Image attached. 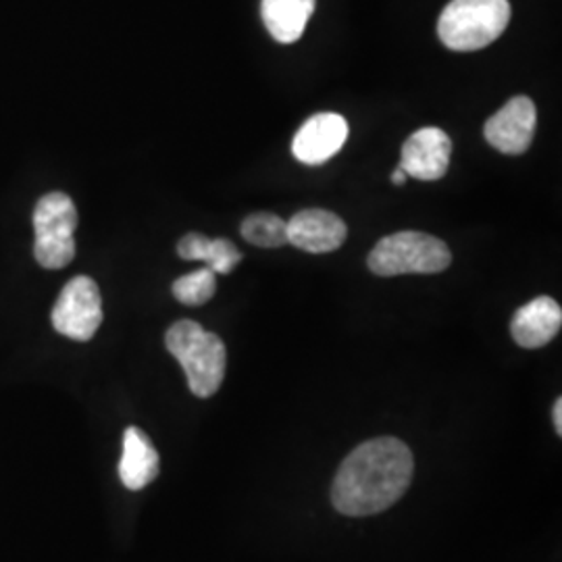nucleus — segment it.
Wrapping results in <instances>:
<instances>
[{"mask_svg":"<svg viewBox=\"0 0 562 562\" xmlns=\"http://www.w3.org/2000/svg\"><path fill=\"white\" fill-rule=\"evenodd\" d=\"M415 459L406 443L378 438L357 446L341 462L331 503L346 517H371L401 501L413 482Z\"/></svg>","mask_w":562,"mask_h":562,"instance_id":"obj_1","label":"nucleus"},{"mask_svg":"<svg viewBox=\"0 0 562 562\" xmlns=\"http://www.w3.org/2000/svg\"><path fill=\"white\" fill-rule=\"evenodd\" d=\"M167 350L178 359L194 396L211 398L225 378V344L190 319L173 323L165 336Z\"/></svg>","mask_w":562,"mask_h":562,"instance_id":"obj_2","label":"nucleus"},{"mask_svg":"<svg viewBox=\"0 0 562 562\" xmlns=\"http://www.w3.org/2000/svg\"><path fill=\"white\" fill-rule=\"evenodd\" d=\"M508 21V0H452L438 21V36L457 53L482 50L503 36Z\"/></svg>","mask_w":562,"mask_h":562,"instance_id":"obj_3","label":"nucleus"},{"mask_svg":"<svg viewBox=\"0 0 562 562\" xmlns=\"http://www.w3.org/2000/svg\"><path fill=\"white\" fill-rule=\"evenodd\" d=\"M452 262V252L446 241L423 232H398L385 236L371 250L367 267L380 278L408 273H440Z\"/></svg>","mask_w":562,"mask_h":562,"instance_id":"obj_4","label":"nucleus"},{"mask_svg":"<svg viewBox=\"0 0 562 562\" xmlns=\"http://www.w3.org/2000/svg\"><path fill=\"white\" fill-rule=\"evenodd\" d=\"M34 257L44 269H63L76 257L74 232L78 209L63 192H48L36 202L34 215Z\"/></svg>","mask_w":562,"mask_h":562,"instance_id":"obj_5","label":"nucleus"},{"mask_svg":"<svg viewBox=\"0 0 562 562\" xmlns=\"http://www.w3.org/2000/svg\"><path fill=\"white\" fill-rule=\"evenodd\" d=\"M102 323V296L97 281L78 276L60 292L53 308V327L60 336L76 341L94 338Z\"/></svg>","mask_w":562,"mask_h":562,"instance_id":"obj_6","label":"nucleus"},{"mask_svg":"<svg viewBox=\"0 0 562 562\" xmlns=\"http://www.w3.org/2000/svg\"><path fill=\"white\" fill-rule=\"evenodd\" d=\"M538 109L529 97H515L485 121L483 136L503 155H522L536 136Z\"/></svg>","mask_w":562,"mask_h":562,"instance_id":"obj_7","label":"nucleus"},{"mask_svg":"<svg viewBox=\"0 0 562 562\" xmlns=\"http://www.w3.org/2000/svg\"><path fill=\"white\" fill-rule=\"evenodd\" d=\"M452 140L440 127H422L402 144V171L422 181L442 180L450 167Z\"/></svg>","mask_w":562,"mask_h":562,"instance_id":"obj_8","label":"nucleus"},{"mask_svg":"<svg viewBox=\"0 0 562 562\" xmlns=\"http://www.w3.org/2000/svg\"><path fill=\"white\" fill-rule=\"evenodd\" d=\"M348 140V121L338 113H319L304 121L292 142V153L304 165H323Z\"/></svg>","mask_w":562,"mask_h":562,"instance_id":"obj_9","label":"nucleus"},{"mask_svg":"<svg viewBox=\"0 0 562 562\" xmlns=\"http://www.w3.org/2000/svg\"><path fill=\"white\" fill-rule=\"evenodd\" d=\"M346 236L344 220L325 209H304L288 222V244L313 255L338 250Z\"/></svg>","mask_w":562,"mask_h":562,"instance_id":"obj_10","label":"nucleus"},{"mask_svg":"<svg viewBox=\"0 0 562 562\" xmlns=\"http://www.w3.org/2000/svg\"><path fill=\"white\" fill-rule=\"evenodd\" d=\"M562 308L559 302L550 296H538L515 313L510 322L513 340L521 348H543L554 340L561 331Z\"/></svg>","mask_w":562,"mask_h":562,"instance_id":"obj_11","label":"nucleus"},{"mask_svg":"<svg viewBox=\"0 0 562 562\" xmlns=\"http://www.w3.org/2000/svg\"><path fill=\"white\" fill-rule=\"evenodd\" d=\"M159 475V452L140 427H127L123 434V454L120 461L121 483L127 490H144Z\"/></svg>","mask_w":562,"mask_h":562,"instance_id":"obj_12","label":"nucleus"},{"mask_svg":"<svg viewBox=\"0 0 562 562\" xmlns=\"http://www.w3.org/2000/svg\"><path fill=\"white\" fill-rule=\"evenodd\" d=\"M315 0H262L261 15L267 32L280 44H294L306 30Z\"/></svg>","mask_w":562,"mask_h":562,"instance_id":"obj_13","label":"nucleus"},{"mask_svg":"<svg viewBox=\"0 0 562 562\" xmlns=\"http://www.w3.org/2000/svg\"><path fill=\"white\" fill-rule=\"evenodd\" d=\"M178 255L183 261H201L213 273L227 276L241 262V252L227 238H206L202 234H188L178 244Z\"/></svg>","mask_w":562,"mask_h":562,"instance_id":"obj_14","label":"nucleus"},{"mask_svg":"<svg viewBox=\"0 0 562 562\" xmlns=\"http://www.w3.org/2000/svg\"><path fill=\"white\" fill-rule=\"evenodd\" d=\"M241 238L261 248H281L288 244V222L273 213H252L241 222Z\"/></svg>","mask_w":562,"mask_h":562,"instance_id":"obj_15","label":"nucleus"},{"mask_svg":"<svg viewBox=\"0 0 562 562\" xmlns=\"http://www.w3.org/2000/svg\"><path fill=\"white\" fill-rule=\"evenodd\" d=\"M173 296L188 306H201L211 301L217 292V273H213L209 267H202L199 271H192L188 276H181L173 281Z\"/></svg>","mask_w":562,"mask_h":562,"instance_id":"obj_16","label":"nucleus"},{"mask_svg":"<svg viewBox=\"0 0 562 562\" xmlns=\"http://www.w3.org/2000/svg\"><path fill=\"white\" fill-rule=\"evenodd\" d=\"M552 422H554V427H557V434L562 436V398L554 402V408H552Z\"/></svg>","mask_w":562,"mask_h":562,"instance_id":"obj_17","label":"nucleus"},{"mask_svg":"<svg viewBox=\"0 0 562 562\" xmlns=\"http://www.w3.org/2000/svg\"><path fill=\"white\" fill-rule=\"evenodd\" d=\"M390 180H392V183H394V186H404V183H406V180H408V176H406V173L402 171V167H398V169H396V171H394V173L390 176Z\"/></svg>","mask_w":562,"mask_h":562,"instance_id":"obj_18","label":"nucleus"}]
</instances>
